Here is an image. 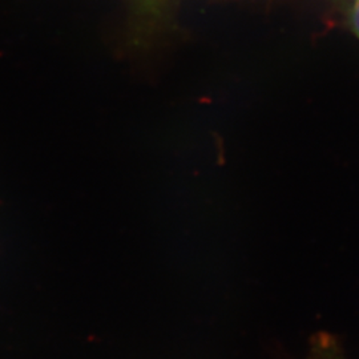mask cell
Returning <instances> with one entry per match:
<instances>
[{
  "label": "cell",
  "mask_w": 359,
  "mask_h": 359,
  "mask_svg": "<svg viewBox=\"0 0 359 359\" xmlns=\"http://www.w3.org/2000/svg\"><path fill=\"white\" fill-rule=\"evenodd\" d=\"M350 23H351V28L354 29V32L358 35L359 38V0L353 1V7L350 13Z\"/></svg>",
  "instance_id": "cell-2"
},
{
  "label": "cell",
  "mask_w": 359,
  "mask_h": 359,
  "mask_svg": "<svg viewBox=\"0 0 359 359\" xmlns=\"http://www.w3.org/2000/svg\"><path fill=\"white\" fill-rule=\"evenodd\" d=\"M306 359H346V355L334 335L321 333L313 338Z\"/></svg>",
  "instance_id": "cell-1"
}]
</instances>
